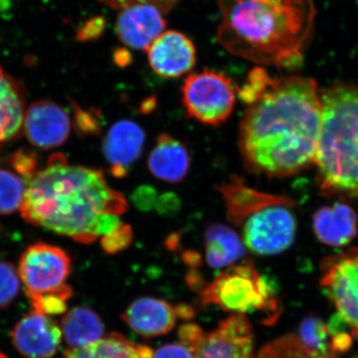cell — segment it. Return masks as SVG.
<instances>
[{"instance_id":"obj_7","label":"cell","mask_w":358,"mask_h":358,"mask_svg":"<svg viewBox=\"0 0 358 358\" xmlns=\"http://www.w3.org/2000/svg\"><path fill=\"white\" fill-rule=\"evenodd\" d=\"M273 287L251 262L232 265L207 285L201 293L205 306L215 305L238 315L260 312L277 313Z\"/></svg>"},{"instance_id":"obj_3","label":"cell","mask_w":358,"mask_h":358,"mask_svg":"<svg viewBox=\"0 0 358 358\" xmlns=\"http://www.w3.org/2000/svg\"><path fill=\"white\" fill-rule=\"evenodd\" d=\"M221 46L259 65L294 70L315 29L313 0H219Z\"/></svg>"},{"instance_id":"obj_21","label":"cell","mask_w":358,"mask_h":358,"mask_svg":"<svg viewBox=\"0 0 358 358\" xmlns=\"http://www.w3.org/2000/svg\"><path fill=\"white\" fill-rule=\"evenodd\" d=\"M61 331L71 348H83L102 339L105 327L94 310L76 307L68 310L62 317Z\"/></svg>"},{"instance_id":"obj_18","label":"cell","mask_w":358,"mask_h":358,"mask_svg":"<svg viewBox=\"0 0 358 358\" xmlns=\"http://www.w3.org/2000/svg\"><path fill=\"white\" fill-rule=\"evenodd\" d=\"M357 215L350 205L336 202L317 209L313 229L319 241L331 247L348 245L357 235Z\"/></svg>"},{"instance_id":"obj_27","label":"cell","mask_w":358,"mask_h":358,"mask_svg":"<svg viewBox=\"0 0 358 358\" xmlns=\"http://www.w3.org/2000/svg\"><path fill=\"white\" fill-rule=\"evenodd\" d=\"M203 338L187 339L178 336V343L162 346L157 352H152V358H197Z\"/></svg>"},{"instance_id":"obj_17","label":"cell","mask_w":358,"mask_h":358,"mask_svg":"<svg viewBox=\"0 0 358 358\" xmlns=\"http://www.w3.org/2000/svg\"><path fill=\"white\" fill-rule=\"evenodd\" d=\"M192 157L185 145L169 134L157 136L148 155V166L155 178L164 182H182L190 171Z\"/></svg>"},{"instance_id":"obj_10","label":"cell","mask_w":358,"mask_h":358,"mask_svg":"<svg viewBox=\"0 0 358 358\" xmlns=\"http://www.w3.org/2000/svg\"><path fill=\"white\" fill-rule=\"evenodd\" d=\"M62 331L51 315L33 310L14 327L11 341L26 358H51L62 343Z\"/></svg>"},{"instance_id":"obj_13","label":"cell","mask_w":358,"mask_h":358,"mask_svg":"<svg viewBox=\"0 0 358 358\" xmlns=\"http://www.w3.org/2000/svg\"><path fill=\"white\" fill-rule=\"evenodd\" d=\"M197 358H253V333L244 315H233L204 336Z\"/></svg>"},{"instance_id":"obj_31","label":"cell","mask_w":358,"mask_h":358,"mask_svg":"<svg viewBox=\"0 0 358 358\" xmlns=\"http://www.w3.org/2000/svg\"><path fill=\"white\" fill-rule=\"evenodd\" d=\"M105 29V18L98 16V17L91 18L87 21L86 24L80 28L78 32V39L80 41H90L98 38L102 34Z\"/></svg>"},{"instance_id":"obj_24","label":"cell","mask_w":358,"mask_h":358,"mask_svg":"<svg viewBox=\"0 0 358 358\" xmlns=\"http://www.w3.org/2000/svg\"><path fill=\"white\" fill-rule=\"evenodd\" d=\"M28 182L20 174L0 169V216L20 210L24 201Z\"/></svg>"},{"instance_id":"obj_11","label":"cell","mask_w":358,"mask_h":358,"mask_svg":"<svg viewBox=\"0 0 358 358\" xmlns=\"http://www.w3.org/2000/svg\"><path fill=\"white\" fill-rule=\"evenodd\" d=\"M71 128L69 115L58 103L42 100L26 110L23 131L35 147L42 150L60 147L69 138Z\"/></svg>"},{"instance_id":"obj_19","label":"cell","mask_w":358,"mask_h":358,"mask_svg":"<svg viewBox=\"0 0 358 358\" xmlns=\"http://www.w3.org/2000/svg\"><path fill=\"white\" fill-rule=\"evenodd\" d=\"M25 112L22 87L0 65V148L20 136Z\"/></svg>"},{"instance_id":"obj_14","label":"cell","mask_w":358,"mask_h":358,"mask_svg":"<svg viewBox=\"0 0 358 358\" xmlns=\"http://www.w3.org/2000/svg\"><path fill=\"white\" fill-rule=\"evenodd\" d=\"M148 63L159 76L173 79L194 67L196 51L186 35L169 30L160 34L148 48Z\"/></svg>"},{"instance_id":"obj_12","label":"cell","mask_w":358,"mask_h":358,"mask_svg":"<svg viewBox=\"0 0 358 358\" xmlns=\"http://www.w3.org/2000/svg\"><path fill=\"white\" fill-rule=\"evenodd\" d=\"M192 315L188 306L174 308L159 299L141 298L134 301L122 317L134 333L143 338H155L171 333L178 317L189 319Z\"/></svg>"},{"instance_id":"obj_8","label":"cell","mask_w":358,"mask_h":358,"mask_svg":"<svg viewBox=\"0 0 358 358\" xmlns=\"http://www.w3.org/2000/svg\"><path fill=\"white\" fill-rule=\"evenodd\" d=\"M181 99L188 117L208 126H220L234 110L236 89L222 73L205 69L186 77Z\"/></svg>"},{"instance_id":"obj_30","label":"cell","mask_w":358,"mask_h":358,"mask_svg":"<svg viewBox=\"0 0 358 358\" xmlns=\"http://www.w3.org/2000/svg\"><path fill=\"white\" fill-rule=\"evenodd\" d=\"M99 1L114 9H124L136 4H152L157 6L162 13H169L178 0H99Z\"/></svg>"},{"instance_id":"obj_9","label":"cell","mask_w":358,"mask_h":358,"mask_svg":"<svg viewBox=\"0 0 358 358\" xmlns=\"http://www.w3.org/2000/svg\"><path fill=\"white\" fill-rule=\"evenodd\" d=\"M320 285L336 306L338 315L358 336V249L329 257L322 264Z\"/></svg>"},{"instance_id":"obj_26","label":"cell","mask_w":358,"mask_h":358,"mask_svg":"<svg viewBox=\"0 0 358 358\" xmlns=\"http://www.w3.org/2000/svg\"><path fill=\"white\" fill-rule=\"evenodd\" d=\"M20 278L13 264L0 261V308L8 307L17 296Z\"/></svg>"},{"instance_id":"obj_33","label":"cell","mask_w":358,"mask_h":358,"mask_svg":"<svg viewBox=\"0 0 358 358\" xmlns=\"http://www.w3.org/2000/svg\"><path fill=\"white\" fill-rule=\"evenodd\" d=\"M0 358H7V357L3 352H0Z\"/></svg>"},{"instance_id":"obj_5","label":"cell","mask_w":358,"mask_h":358,"mask_svg":"<svg viewBox=\"0 0 358 358\" xmlns=\"http://www.w3.org/2000/svg\"><path fill=\"white\" fill-rule=\"evenodd\" d=\"M216 188L222 195L228 221L250 251L277 255L293 245L296 231L293 199L250 187L236 176Z\"/></svg>"},{"instance_id":"obj_2","label":"cell","mask_w":358,"mask_h":358,"mask_svg":"<svg viewBox=\"0 0 358 358\" xmlns=\"http://www.w3.org/2000/svg\"><path fill=\"white\" fill-rule=\"evenodd\" d=\"M127 208L126 197L102 171L71 166L64 155L53 154L28 182L20 213L31 225L92 244L122 225Z\"/></svg>"},{"instance_id":"obj_29","label":"cell","mask_w":358,"mask_h":358,"mask_svg":"<svg viewBox=\"0 0 358 358\" xmlns=\"http://www.w3.org/2000/svg\"><path fill=\"white\" fill-rule=\"evenodd\" d=\"M8 162L15 173L26 179L27 182H29L32 176L36 173L37 159L33 152L20 150L11 155Z\"/></svg>"},{"instance_id":"obj_4","label":"cell","mask_w":358,"mask_h":358,"mask_svg":"<svg viewBox=\"0 0 358 358\" xmlns=\"http://www.w3.org/2000/svg\"><path fill=\"white\" fill-rule=\"evenodd\" d=\"M322 122L315 164L320 189L331 196L358 199V84L322 90Z\"/></svg>"},{"instance_id":"obj_20","label":"cell","mask_w":358,"mask_h":358,"mask_svg":"<svg viewBox=\"0 0 358 358\" xmlns=\"http://www.w3.org/2000/svg\"><path fill=\"white\" fill-rule=\"evenodd\" d=\"M246 248L236 230L224 224H212L205 232V256L213 268H228L243 258Z\"/></svg>"},{"instance_id":"obj_25","label":"cell","mask_w":358,"mask_h":358,"mask_svg":"<svg viewBox=\"0 0 358 358\" xmlns=\"http://www.w3.org/2000/svg\"><path fill=\"white\" fill-rule=\"evenodd\" d=\"M257 358H313L294 334L272 341L261 350Z\"/></svg>"},{"instance_id":"obj_34","label":"cell","mask_w":358,"mask_h":358,"mask_svg":"<svg viewBox=\"0 0 358 358\" xmlns=\"http://www.w3.org/2000/svg\"><path fill=\"white\" fill-rule=\"evenodd\" d=\"M355 358H358V357H355Z\"/></svg>"},{"instance_id":"obj_16","label":"cell","mask_w":358,"mask_h":358,"mask_svg":"<svg viewBox=\"0 0 358 358\" xmlns=\"http://www.w3.org/2000/svg\"><path fill=\"white\" fill-rule=\"evenodd\" d=\"M166 21L162 11L152 4H136L122 9L117 32L122 43L136 50H148L164 32Z\"/></svg>"},{"instance_id":"obj_22","label":"cell","mask_w":358,"mask_h":358,"mask_svg":"<svg viewBox=\"0 0 358 358\" xmlns=\"http://www.w3.org/2000/svg\"><path fill=\"white\" fill-rule=\"evenodd\" d=\"M152 350L131 343L119 334H110L83 348H70L63 358H152Z\"/></svg>"},{"instance_id":"obj_28","label":"cell","mask_w":358,"mask_h":358,"mask_svg":"<svg viewBox=\"0 0 358 358\" xmlns=\"http://www.w3.org/2000/svg\"><path fill=\"white\" fill-rule=\"evenodd\" d=\"M131 240H133V230L131 226L122 224L117 229L103 236L101 239V244L107 253L115 254L126 249L131 244Z\"/></svg>"},{"instance_id":"obj_6","label":"cell","mask_w":358,"mask_h":358,"mask_svg":"<svg viewBox=\"0 0 358 358\" xmlns=\"http://www.w3.org/2000/svg\"><path fill=\"white\" fill-rule=\"evenodd\" d=\"M17 271L33 310L48 315L66 313L72 296L67 284L71 274L67 252L50 244H33L23 252Z\"/></svg>"},{"instance_id":"obj_23","label":"cell","mask_w":358,"mask_h":358,"mask_svg":"<svg viewBox=\"0 0 358 358\" xmlns=\"http://www.w3.org/2000/svg\"><path fill=\"white\" fill-rule=\"evenodd\" d=\"M299 341L313 358H338L334 350L333 336L329 324L315 317H308L301 322Z\"/></svg>"},{"instance_id":"obj_32","label":"cell","mask_w":358,"mask_h":358,"mask_svg":"<svg viewBox=\"0 0 358 358\" xmlns=\"http://www.w3.org/2000/svg\"><path fill=\"white\" fill-rule=\"evenodd\" d=\"M115 62L120 66H126L129 64V60H131V55H129L128 50H117L115 54Z\"/></svg>"},{"instance_id":"obj_15","label":"cell","mask_w":358,"mask_h":358,"mask_svg":"<svg viewBox=\"0 0 358 358\" xmlns=\"http://www.w3.org/2000/svg\"><path fill=\"white\" fill-rule=\"evenodd\" d=\"M145 134L140 124L122 120L110 127L103 138V155L115 178L128 176L129 169L140 159Z\"/></svg>"},{"instance_id":"obj_1","label":"cell","mask_w":358,"mask_h":358,"mask_svg":"<svg viewBox=\"0 0 358 358\" xmlns=\"http://www.w3.org/2000/svg\"><path fill=\"white\" fill-rule=\"evenodd\" d=\"M238 95L246 106L239 126V150L249 173L288 178L315 164L322 122L315 80L272 77L255 67Z\"/></svg>"}]
</instances>
